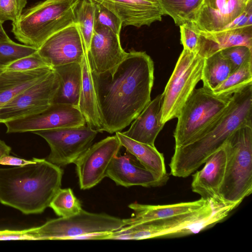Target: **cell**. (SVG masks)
I'll use <instances>...</instances> for the list:
<instances>
[{
  "mask_svg": "<svg viewBox=\"0 0 252 252\" xmlns=\"http://www.w3.org/2000/svg\"><path fill=\"white\" fill-rule=\"evenodd\" d=\"M196 30L198 33L197 53L203 58L235 46L243 45L252 50V26L215 32Z\"/></svg>",
  "mask_w": 252,
  "mask_h": 252,
  "instance_id": "obj_20",
  "label": "cell"
},
{
  "mask_svg": "<svg viewBox=\"0 0 252 252\" xmlns=\"http://www.w3.org/2000/svg\"><path fill=\"white\" fill-rule=\"evenodd\" d=\"M86 51L76 24L53 34L37 50L51 67L74 63H81Z\"/></svg>",
  "mask_w": 252,
  "mask_h": 252,
  "instance_id": "obj_14",
  "label": "cell"
},
{
  "mask_svg": "<svg viewBox=\"0 0 252 252\" xmlns=\"http://www.w3.org/2000/svg\"><path fill=\"white\" fill-rule=\"evenodd\" d=\"M60 81L53 69L41 80L25 90L0 109V123L39 113L53 103Z\"/></svg>",
  "mask_w": 252,
  "mask_h": 252,
  "instance_id": "obj_11",
  "label": "cell"
},
{
  "mask_svg": "<svg viewBox=\"0 0 252 252\" xmlns=\"http://www.w3.org/2000/svg\"><path fill=\"white\" fill-rule=\"evenodd\" d=\"M37 49L25 44L17 43L12 40L0 42V69L14 61L32 55Z\"/></svg>",
  "mask_w": 252,
  "mask_h": 252,
  "instance_id": "obj_32",
  "label": "cell"
},
{
  "mask_svg": "<svg viewBox=\"0 0 252 252\" xmlns=\"http://www.w3.org/2000/svg\"><path fill=\"white\" fill-rule=\"evenodd\" d=\"M92 73L102 131H121L151 100L154 64L145 52L130 51L115 68Z\"/></svg>",
  "mask_w": 252,
  "mask_h": 252,
  "instance_id": "obj_1",
  "label": "cell"
},
{
  "mask_svg": "<svg viewBox=\"0 0 252 252\" xmlns=\"http://www.w3.org/2000/svg\"><path fill=\"white\" fill-rule=\"evenodd\" d=\"M3 124L6 127V132L11 133L80 126L86 125V122L78 107L53 103L39 113Z\"/></svg>",
  "mask_w": 252,
  "mask_h": 252,
  "instance_id": "obj_13",
  "label": "cell"
},
{
  "mask_svg": "<svg viewBox=\"0 0 252 252\" xmlns=\"http://www.w3.org/2000/svg\"><path fill=\"white\" fill-rule=\"evenodd\" d=\"M81 0H44L23 12L12 24L19 41L37 50L51 35L75 24V11Z\"/></svg>",
  "mask_w": 252,
  "mask_h": 252,
  "instance_id": "obj_5",
  "label": "cell"
},
{
  "mask_svg": "<svg viewBox=\"0 0 252 252\" xmlns=\"http://www.w3.org/2000/svg\"><path fill=\"white\" fill-rule=\"evenodd\" d=\"M49 207L60 217H67L76 214L82 209L80 201L70 188L60 189L52 199Z\"/></svg>",
  "mask_w": 252,
  "mask_h": 252,
  "instance_id": "obj_30",
  "label": "cell"
},
{
  "mask_svg": "<svg viewBox=\"0 0 252 252\" xmlns=\"http://www.w3.org/2000/svg\"><path fill=\"white\" fill-rule=\"evenodd\" d=\"M149 0L152 1H157V2H158V0Z\"/></svg>",
  "mask_w": 252,
  "mask_h": 252,
  "instance_id": "obj_43",
  "label": "cell"
},
{
  "mask_svg": "<svg viewBox=\"0 0 252 252\" xmlns=\"http://www.w3.org/2000/svg\"><path fill=\"white\" fill-rule=\"evenodd\" d=\"M232 72L230 62L220 51L204 58L201 78L203 87L213 91Z\"/></svg>",
  "mask_w": 252,
  "mask_h": 252,
  "instance_id": "obj_26",
  "label": "cell"
},
{
  "mask_svg": "<svg viewBox=\"0 0 252 252\" xmlns=\"http://www.w3.org/2000/svg\"><path fill=\"white\" fill-rule=\"evenodd\" d=\"M226 161V152L223 145L207 158L200 170L192 175V191L204 199L223 202L219 192L224 179Z\"/></svg>",
  "mask_w": 252,
  "mask_h": 252,
  "instance_id": "obj_19",
  "label": "cell"
},
{
  "mask_svg": "<svg viewBox=\"0 0 252 252\" xmlns=\"http://www.w3.org/2000/svg\"><path fill=\"white\" fill-rule=\"evenodd\" d=\"M1 71H2V70H1V69H0V72H1Z\"/></svg>",
  "mask_w": 252,
  "mask_h": 252,
  "instance_id": "obj_44",
  "label": "cell"
},
{
  "mask_svg": "<svg viewBox=\"0 0 252 252\" xmlns=\"http://www.w3.org/2000/svg\"><path fill=\"white\" fill-rule=\"evenodd\" d=\"M122 145L116 134L91 145L74 163L82 189H90L107 177Z\"/></svg>",
  "mask_w": 252,
  "mask_h": 252,
  "instance_id": "obj_12",
  "label": "cell"
},
{
  "mask_svg": "<svg viewBox=\"0 0 252 252\" xmlns=\"http://www.w3.org/2000/svg\"><path fill=\"white\" fill-rule=\"evenodd\" d=\"M203 0H158L164 15L181 26L190 22Z\"/></svg>",
  "mask_w": 252,
  "mask_h": 252,
  "instance_id": "obj_27",
  "label": "cell"
},
{
  "mask_svg": "<svg viewBox=\"0 0 252 252\" xmlns=\"http://www.w3.org/2000/svg\"><path fill=\"white\" fill-rule=\"evenodd\" d=\"M82 64V81L78 108L86 124L98 132L102 131V125L94 86L92 70L86 51Z\"/></svg>",
  "mask_w": 252,
  "mask_h": 252,
  "instance_id": "obj_23",
  "label": "cell"
},
{
  "mask_svg": "<svg viewBox=\"0 0 252 252\" xmlns=\"http://www.w3.org/2000/svg\"><path fill=\"white\" fill-rule=\"evenodd\" d=\"M95 5L94 26L107 27L120 34L122 22L113 13L103 5L94 3Z\"/></svg>",
  "mask_w": 252,
  "mask_h": 252,
  "instance_id": "obj_33",
  "label": "cell"
},
{
  "mask_svg": "<svg viewBox=\"0 0 252 252\" xmlns=\"http://www.w3.org/2000/svg\"><path fill=\"white\" fill-rule=\"evenodd\" d=\"M34 161V158L32 160H26L25 159L8 155L0 159V164L18 166L33 163Z\"/></svg>",
  "mask_w": 252,
  "mask_h": 252,
  "instance_id": "obj_40",
  "label": "cell"
},
{
  "mask_svg": "<svg viewBox=\"0 0 252 252\" xmlns=\"http://www.w3.org/2000/svg\"><path fill=\"white\" fill-rule=\"evenodd\" d=\"M107 177L117 185L125 187L134 186L160 187L165 185L168 181L157 177L146 169L127 151L124 155H117L114 158Z\"/></svg>",
  "mask_w": 252,
  "mask_h": 252,
  "instance_id": "obj_18",
  "label": "cell"
},
{
  "mask_svg": "<svg viewBox=\"0 0 252 252\" xmlns=\"http://www.w3.org/2000/svg\"><path fill=\"white\" fill-rule=\"evenodd\" d=\"M252 126V84L232 94L223 114L202 136L186 145L175 147L169 165L170 174L186 178L205 163L236 129Z\"/></svg>",
  "mask_w": 252,
  "mask_h": 252,
  "instance_id": "obj_3",
  "label": "cell"
},
{
  "mask_svg": "<svg viewBox=\"0 0 252 252\" xmlns=\"http://www.w3.org/2000/svg\"><path fill=\"white\" fill-rule=\"evenodd\" d=\"M252 84V61L234 70L213 92L217 94L232 95Z\"/></svg>",
  "mask_w": 252,
  "mask_h": 252,
  "instance_id": "obj_28",
  "label": "cell"
},
{
  "mask_svg": "<svg viewBox=\"0 0 252 252\" xmlns=\"http://www.w3.org/2000/svg\"><path fill=\"white\" fill-rule=\"evenodd\" d=\"M122 146L134 156L140 164L157 177L168 180L163 155L155 147L135 141L122 132H116Z\"/></svg>",
  "mask_w": 252,
  "mask_h": 252,
  "instance_id": "obj_24",
  "label": "cell"
},
{
  "mask_svg": "<svg viewBox=\"0 0 252 252\" xmlns=\"http://www.w3.org/2000/svg\"><path fill=\"white\" fill-rule=\"evenodd\" d=\"M125 226L124 219L82 209L76 214L50 220L40 226L29 228L27 232L34 240L84 239Z\"/></svg>",
  "mask_w": 252,
  "mask_h": 252,
  "instance_id": "obj_8",
  "label": "cell"
},
{
  "mask_svg": "<svg viewBox=\"0 0 252 252\" xmlns=\"http://www.w3.org/2000/svg\"><path fill=\"white\" fill-rule=\"evenodd\" d=\"M46 67H51L40 56L37 51L29 56L19 59L2 70L24 71Z\"/></svg>",
  "mask_w": 252,
  "mask_h": 252,
  "instance_id": "obj_34",
  "label": "cell"
},
{
  "mask_svg": "<svg viewBox=\"0 0 252 252\" xmlns=\"http://www.w3.org/2000/svg\"><path fill=\"white\" fill-rule=\"evenodd\" d=\"M27 3V0H0V21H17Z\"/></svg>",
  "mask_w": 252,
  "mask_h": 252,
  "instance_id": "obj_36",
  "label": "cell"
},
{
  "mask_svg": "<svg viewBox=\"0 0 252 252\" xmlns=\"http://www.w3.org/2000/svg\"><path fill=\"white\" fill-rule=\"evenodd\" d=\"M208 201L201 198L193 201L166 205H148L134 202L128 205L133 211L131 217L124 219V220L126 226H127L171 217L197 209L204 206Z\"/></svg>",
  "mask_w": 252,
  "mask_h": 252,
  "instance_id": "obj_22",
  "label": "cell"
},
{
  "mask_svg": "<svg viewBox=\"0 0 252 252\" xmlns=\"http://www.w3.org/2000/svg\"><path fill=\"white\" fill-rule=\"evenodd\" d=\"M0 168V202L26 215L42 213L61 189L63 171L47 159Z\"/></svg>",
  "mask_w": 252,
  "mask_h": 252,
  "instance_id": "obj_2",
  "label": "cell"
},
{
  "mask_svg": "<svg viewBox=\"0 0 252 252\" xmlns=\"http://www.w3.org/2000/svg\"><path fill=\"white\" fill-rule=\"evenodd\" d=\"M179 27L180 41L183 46V49L192 52L197 53L198 33L196 29L190 22Z\"/></svg>",
  "mask_w": 252,
  "mask_h": 252,
  "instance_id": "obj_37",
  "label": "cell"
},
{
  "mask_svg": "<svg viewBox=\"0 0 252 252\" xmlns=\"http://www.w3.org/2000/svg\"><path fill=\"white\" fill-rule=\"evenodd\" d=\"M162 99V95L160 94L151 100L129 128L122 133L135 141L155 146V140L164 126L160 121Z\"/></svg>",
  "mask_w": 252,
  "mask_h": 252,
  "instance_id": "obj_21",
  "label": "cell"
},
{
  "mask_svg": "<svg viewBox=\"0 0 252 252\" xmlns=\"http://www.w3.org/2000/svg\"><path fill=\"white\" fill-rule=\"evenodd\" d=\"M28 229L22 230H0V240H34L27 232Z\"/></svg>",
  "mask_w": 252,
  "mask_h": 252,
  "instance_id": "obj_39",
  "label": "cell"
},
{
  "mask_svg": "<svg viewBox=\"0 0 252 252\" xmlns=\"http://www.w3.org/2000/svg\"><path fill=\"white\" fill-rule=\"evenodd\" d=\"M52 69L51 67H46L24 71L2 70L0 72V92L29 80L44 76Z\"/></svg>",
  "mask_w": 252,
  "mask_h": 252,
  "instance_id": "obj_31",
  "label": "cell"
},
{
  "mask_svg": "<svg viewBox=\"0 0 252 252\" xmlns=\"http://www.w3.org/2000/svg\"><path fill=\"white\" fill-rule=\"evenodd\" d=\"M239 205L237 203H225L209 200L204 206L194 211L125 226L103 234L101 239L142 240L186 236L212 227L224 220Z\"/></svg>",
  "mask_w": 252,
  "mask_h": 252,
  "instance_id": "obj_4",
  "label": "cell"
},
{
  "mask_svg": "<svg viewBox=\"0 0 252 252\" xmlns=\"http://www.w3.org/2000/svg\"><path fill=\"white\" fill-rule=\"evenodd\" d=\"M3 23V22L0 21V42L10 41L11 39L6 33L2 25Z\"/></svg>",
  "mask_w": 252,
  "mask_h": 252,
  "instance_id": "obj_42",
  "label": "cell"
},
{
  "mask_svg": "<svg viewBox=\"0 0 252 252\" xmlns=\"http://www.w3.org/2000/svg\"><path fill=\"white\" fill-rule=\"evenodd\" d=\"M49 73L41 77L29 80L10 89L0 91V109L8 102H9L11 100H12L14 97H15L17 94L41 80Z\"/></svg>",
  "mask_w": 252,
  "mask_h": 252,
  "instance_id": "obj_38",
  "label": "cell"
},
{
  "mask_svg": "<svg viewBox=\"0 0 252 252\" xmlns=\"http://www.w3.org/2000/svg\"><path fill=\"white\" fill-rule=\"evenodd\" d=\"M220 51L230 62L233 71L246 63L252 61V50L245 46H232Z\"/></svg>",
  "mask_w": 252,
  "mask_h": 252,
  "instance_id": "obj_35",
  "label": "cell"
},
{
  "mask_svg": "<svg viewBox=\"0 0 252 252\" xmlns=\"http://www.w3.org/2000/svg\"><path fill=\"white\" fill-rule=\"evenodd\" d=\"M232 95L217 94L202 87L194 89L183 106L174 132L175 147L204 135L227 108Z\"/></svg>",
  "mask_w": 252,
  "mask_h": 252,
  "instance_id": "obj_7",
  "label": "cell"
},
{
  "mask_svg": "<svg viewBox=\"0 0 252 252\" xmlns=\"http://www.w3.org/2000/svg\"><path fill=\"white\" fill-rule=\"evenodd\" d=\"M204 58L197 53L183 49L162 94L160 122L165 125L179 114L201 80Z\"/></svg>",
  "mask_w": 252,
  "mask_h": 252,
  "instance_id": "obj_9",
  "label": "cell"
},
{
  "mask_svg": "<svg viewBox=\"0 0 252 252\" xmlns=\"http://www.w3.org/2000/svg\"><path fill=\"white\" fill-rule=\"evenodd\" d=\"M252 0H203L190 22L197 30H222L242 13Z\"/></svg>",
  "mask_w": 252,
  "mask_h": 252,
  "instance_id": "obj_16",
  "label": "cell"
},
{
  "mask_svg": "<svg viewBox=\"0 0 252 252\" xmlns=\"http://www.w3.org/2000/svg\"><path fill=\"white\" fill-rule=\"evenodd\" d=\"M223 146L227 161L220 197L224 203L240 204L252 192V126L236 129Z\"/></svg>",
  "mask_w": 252,
  "mask_h": 252,
  "instance_id": "obj_6",
  "label": "cell"
},
{
  "mask_svg": "<svg viewBox=\"0 0 252 252\" xmlns=\"http://www.w3.org/2000/svg\"><path fill=\"white\" fill-rule=\"evenodd\" d=\"M59 75L60 85L54 103L78 107L82 86V64L74 63L52 67Z\"/></svg>",
  "mask_w": 252,
  "mask_h": 252,
  "instance_id": "obj_25",
  "label": "cell"
},
{
  "mask_svg": "<svg viewBox=\"0 0 252 252\" xmlns=\"http://www.w3.org/2000/svg\"><path fill=\"white\" fill-rule=\"evenodd\" d=\"M48 143L47 160L59 166L75 161L92 145L98 131L88 125L42 130L32 132Z\"/></svg>",
  "mask_w": 252,
  "mask_h": 252,
  "instance_id": "obj_10",
  "label": "cell"
},
{
  "mask_svg": "<svg viewBox=\"0 0 252 252\" xmlns=\"http://www.w3.org/2000/svg\"><path fill=\"white\" fill-rule=\"evenodd\" d=\"M100 4L122 21L123 27L140 28L160 21L164 13L157 1L149 0H89Z\"/></svg>",
  "mask_w": 252,
  "mask_h": 252,
  "instance_id": "obj_17",
  "label": "cell"
},
{
  "mask_svg": "<svg viewBox=\"0 0 252 252\" xmlns=\"http://www.w3.org/2000/svg\"><path fill=\"white\" fill-rule=\"evenodd\" d=\"M127 54L122 47L120 34L107 27L94 26L87 52L93 73L100 74L115 68Z\"/></svg>",
  "mask_w": 252,
  "mask_h": 252,
  "instance_id": "obj_15",
  "label": "cell"
},
{
  "mask_svg": "<svg viewBox=\"0 0 252 252\" xmlns=\"http://www.w3.org/2000/svg\"><path fill=\"white\" fill-rule=\"evenodd\" d=\"M11 150L10 147L6 145L4 141L0 140V159L9 155Z\"/></svg>",
  "mask_w": 252,
  "mask_h": 252,
  "instance_id": "obj_41",
  "label": "cell"
},
{
  "mask_svg": "<svg viewBox=\"0 0 252 252\" xmlns=\"http://www.w3.org/2000/svg\"><path fill=\"white\" fill-rule=\"evenodd\" d=\"M95 5L89 0H81L75 11V24L79 29L87 52L94 27Z\"/></svg>",
  "mask_w": 252,
  "mask_h": 252,
  "instance_id": "obj_29",
  "label": "cell"
}]
</instances>
